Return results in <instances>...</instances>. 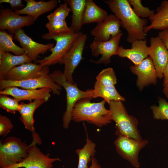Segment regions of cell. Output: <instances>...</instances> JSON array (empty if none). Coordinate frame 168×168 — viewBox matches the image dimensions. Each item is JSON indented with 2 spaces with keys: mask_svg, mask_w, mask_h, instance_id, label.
<instances>
[{
  "mask_svg": "<svg viewBox=\"0 0 168 168\" xmlns=\"http://www.w3.org/2000/svg\"><path fill=\"white\" fill-rule=\"evenodd\" d=\"M104 2L120 20L121 26L127 31L128 42L132 43L136 40H145L146 34L144 27L147 26V20L135 14L128 0H106Z\"/></svg>",
  "mask_w": 168,
  "mask_h": 168,
  "instance_id": "cell-1",
  "label": "cell"
},
{
  "mask_svg": "<svg viewBox=\"0 0 168 168\" xmlns=\"http://www.w3.org/2000/svg\"><path fill=\"white\" fill-rule=\"evenodd\" d=\"M91 99L83 98L74 105L72 112V120L76 122H86L99 127H102L112 121L110 111L106 109V102H91Z\"/></svg>",
  "mask_w": 168,
  "mask_h": 168,
  "instance_id": "cell-2",
  "label": "cell"
},
{
  "mask_svg": "<svg viewBox=\"0 0 168 168\" xmlns=\"http://www.w3.org/2000/svg\"><path fill=\"white\" fill-rule=\"evenodd\" d=\"M108 104L111 119L115 123V134L117 136L142 140L138 128V120L128 114L122 101H111Z\"/></svg>",
  "mask_w": 168,
  "mask_h": 168,
  "instance_id": "cell-3",
  "label": "cell"
},
{
  "mask_svg": "<svg viewBox=\"0 0 168 168\" xmlns=\"http://www.w3.org/2000/svg\"><path fill=\"white\" fill-rule=\"evenodd\" d=\"M49 77L55 83L63 86L66 93V108L63 117V125L68 129L72 120L71 113L75 103L83 98H92L93 89L83 91L79 89L76 83H71L67 80L63 72L60 70L54 71Z\"/></svg>",
  "mask_w": 168,
  "mask_h": 168,
  "instance_id": "cell-4",
  "label": "cell"
},
{
  "mask_svg": "<svg viewBox=\"0 0 168 168\" xmlns=\"http://www.w3.org/2000/svg\"><path fill=\"white\" fill-rule=\"evenodd\" d=\"M82 32L75 33L70 30L58 33H47L43 34V39H54L55 46L49 51L51 53L44 58L37 60L36 63L43 66H50L57 63L63 64V58L72 45L74 42Z\"/></svg>",
  "mask_w": 168,
  "mask_h": 168,
  "instance_id": "cell-5",
  "label": "cell"
},
{
  "mask_svg": "<svg viewBox=\"0 0 168 168\" xmlns=\"http://www.w3.org/2000/svg\"><path fill=\"white\" fill-rule=\"evenodd\" d=\"M32 142L28 146L19 138L10 137L0 143V168L22 161L28 155Z\"/></svg>",
  "mask_w": 168,
  "mask_h": 168,
  "instance_id": "cell-6",
  "label": "cell"
},
{
  "mask_svg": "<svg viewBox=\"0 0 168 168\" xmlns=\"http://www.w3.org/2000/svg\"><path fill=\"white\" fill-rule=\"evenodd\" d=\"M48 66H43V71L39 77L28 80L14 81L5 79H0V91L10 86L20 87L28 90H35L43 88H49L53 94L59 95L62 87L54 82L49 76Z\"/></svg>",
  "mask_w": 168,
  "mask_h": 168,
  "instance_id": "cell-7",
  "label": "cell"
},
{
  "mask_svg": "<svg viewBox=\"0 0 168 168\" xmlns=\"http://www.w3.org/2000/svg\"><path fill=\"white\" fill-rule=\"evenodd\" d=\"M32 144L30 147L27 156L21 162L3 168H52L53 163L61 161L59 158H53L49 154H43L36 146L41 143L39 134L35 132L32 133Z\"/></svg>",
  "mask_w": 168,
  "mask_h": 168,
  "instance_id": "cell-8",
  "label": "cell"
},
{
  "mask_svg": "<svg viewBox=\"0 0 168 168\" xmlns=\"http://www.w3.org/2000/svg\"><path fill=\"white\" fill-rule=\"evenodd\" d=\"M148 143L146 139L138 140L122 136H118L114 142L117 152L135 168H139L140 166L139 153Z\"/></svg>",
  "mask_w": 168,
  "mask_h": 168,
  "instance_id": "cell-9",
  "label": "cell"
},
{
  "mask_svg": "<svg viewBox=\"0 0 168 168\" xmlns=\"http://www.w3.org/2000/svg\"><path fill=\"white\" fill-rule=\"evenodd\" d=\"M87 39V35L82 32L63 58L64 68L63 74L67 80L71 83H74L72 74L83 59L82 55Z\"/></svg>",
  "mask_w": 168,
  "mask_h": 168,
  "instance_id": "cell-10",
  "label": "cell"
},
{
  "mask_svg": "<svg viewBox=\"0 0 168 168\" xmlns=\"http://www.w3.org/2000/svg\"><path fill=\"white\" fill-rule=\"evenodd\" d=\"M123 34L122 33L105 41H98L94 39L90 45L92 56L97 57L100 54L102 56L98 60L90 61L97 64H109L111 62V57L118 54L119 44Z\"/></svg>",
  "mask_w": 168,
  "mask_h": 168,
  "instance_id": "cell-11",
  "label": "cell"
},
{
  "mask_svg": "<svg viewBox=\"0 0 168 168\" xmlns=\"http://www.w3.org/2000/svg\"><path fill=\"white\" fill-rule=\"evenodd\" d=\"M35 21L31 16L17 14L11 9H0V29L1 30H7L12 35H13L17 30L23 27L33 24Z\"/></svg>",
  "mask_w": 168,
  "mask_h": 168,
  "instance_id": "cell-12",
  "label": "cell"
},
{
  "mask_svg": "<svg viewBox=\"0 0 168 168\" xmlns=\"http://www.w3.org/2000/svg\"><path fill=\"white\" fill-rule=\"evenodd\" d=\"M121 26L120 20L114 15L110 14L103 21L97 23L91 34L96 41H107L122 33Z\"/></svg>",
  "mask_w": 168,
  "mask_h": 168,
  "instance_id": "cell-13",
  "label": "cell"
},
{
  "mask_svg": "<svg viewBox=\"0 0 168 168\" xmlns=\"http://www.w3.org/2000/svg\"><path fill=\"white\" fill-rule=\"evenodd\" d=\"M132 72L138 76L136 85L141 91L151 84L157 83V76L156 70L151 58L147 57L139 64L129 67Z\"/></svg>",
  "mask_w": 168,
  "mask_h": 168,
  "instance_id": "cell-14",
  "label": "cell"
},
{
  "mask_svg": "<svg viewBox=\"0 0 168 168\" xmlns=\"http://www.w3.org/2000/svg\"><path fill=\"white\" fill-rule=\"evenodd\" d=\"M13 37L19 42L31 62L37 61V58L39 54H44L54 46L53 43L44 44L33 40L26 34L22 28L17 30Z\"/></svg>",
  "mask_w": 168,
  "mask_h": 168,
  "instance_id": "cell-15",
  "label": "cell"
},
{
  "mask_svg": "<svg viewBox=\"0 0 168 168\" xmlns=\"http://www.w3.org/2000/svg\"><path fill=\"white\" fill-rule=\"evenodd\" d=\"M51 92H52V90L49 88L28 90L20 89L16 86H10L0 91V94L11 96L19 102L27 100L31 102L33 100L43 99L46 102L51 96Z\"/></svg>",
  "mask_w": 168,
  "mask_h": 168,
  "instance_id": "cell-16",
  "label": "cell"
},
{
  "mask_svg": "<svg viewBox=\"0 0 168 168\" xmlns=\"http://www.w3.org/2000/svg\"><path fill=\"white\" fill-rule=\"evenodd\" d=\"M150 52L149 56L152 58L155 67L157 77H163V71L168 61V52L161 39L158 36L150 38Z\"/></svg>",
  "mask_w": 168,
  "mask_h": 168,
  "instance_id": "cell-17",
  "label": "cell"
},
{
  "mask_svg": "<svg viewBox=\"0 0 168 168\" xmlns=\"http://www.w3.org/2000/svg\"><path fill=\"white\" fill-rule=\"evenodd\" d=\"M131 44L130 49L119 46L118 55L121 58H126L134 65H138L149 55L150 47L147 45L146 40H136Z\"/></svg>",
  "mask_w": 168,
  "mask_h": 168,
  "instance_id": "cell-18",
  "label": "cell"
},
{
  "mask_svg": "<svg viewBox=\"0 0 168 168\" xmlns=\"http://www.w3.org/2000/svg\"><path fill=\"white\" fill-rule=\"evenodd\" d=\"M43 71V66L31 62L16 67L7 74L5 79L18 81L39 77Z\"/></svg>",
  "mask_w": 168,
  "mask_h": 168,
  "instance_id": "cell-19",
  "label": "cell"
},
{
  "mask_svg": "<svg viewBox=\"0 0 168 168\" xmlns=\"http://www.w3.org/2000/svg\"><path fill=\"white\" fill-rule=\"evenodd\" d=\"M26 5L23 9L14 11L19 15L26 14L31 16L35 21L41 15L50 12L57 7L58 1L51 0L48 1L25 0Z\"/></svg>",
  "mask_w": 168,
  "mask_h": 168,
  "instance_id": "cell-20",
  "label": "cell"
},
{
  "mask_svg": "<svg viewBox=\"0 0 168 168\" xmlns=\"http://www.w3.org/2000/svg\"><path fill=\"white\" fill-rule=\"evenodd\" d=\"M31 62L26 53L16 55L0 51V79H5L8 72L14 68Z\"/></svg>",
  "mask_w": 168,
  "mask_h": 168,
  "instance_id": "cell-21",
  "label": "cell"
},
{
  "mask_svg": "<svg viewBox=\"0 0 168 168\" xmlns=\"http://www.w3.org/2000/svg\"><path fill=\"white\" fill-rule=\"evenodd\" d=\"M150 25L144 27L146 34L151 29L163 30L168 29V1H162L156 9V12L149 18Z\"/></svg>",
  "mask_w": 168,
  "mask_h": 168,
  "instance_id": "cell-22",
  "label": "cell"
},
{
  "mask_svg": "<svg viewBox=\"0 0 168 168\" xmlns=\"http://www.w3.org/2000/svg\"><path fill=\"white\" fill-rule=\"evenodd\" d=\"M43 99L34 100L28 103L22 102L18 111L20 116V119L24 125L25 128L32 133L35 131L34 127V114L35 110L44 102Z\"/></svg>",
  "mask_w": 168,
  "mask_h": 168,
  "instance_id": "cell-23",
  "label": "cell"
},
{
  "mask_svg": "<svg viewBox=\"0 0 168 168\" xmlns=\"http://www.w3.org/2000/svg\"><path fill=\"white\" fill-rule=\"evenodd\" d=\"M69 6L72 12V22L69 28L74 33H77L83 25V16L84 12L86 0H65Z\"/></svg>",
  "mask_w": 168,
  "mask_h": 168,
  "instance_id": "cell-24",
  "label": "cell"
},
{
  "mask_svg": "<svg viewBox=\"0 0 168 168\" xmlns=\"http://www.w3.org/2000/svg\"><path fill=\"white\" fill-rule=\"evenodd\" d=\"M108 15L106 11L97 6L92 0H86L82 19L83 24L102 22Z\"/></svg>",
  "mask_w": 168,
  "mask_h": 168,
  "instance_id": "cell-25",
  "label": "cell"
},
{
  "mask_svg": "<svg viewBox=\"0 0 168 168\" xmlns=\"http://www.w3.org/2000/svg\"><path fill=\"white\" fill-rule=\"evenodd\" d=\"M84 127L86 136V144L82 148L76 150L78 157L77 168H89L87 164L94 157L96 152V145L89 138L85 126Z\"/></svg>",
  "mask_w": 168,
  "mask_h": 168,
  "instance_id": "cell-26",
  "label": "cell"
},
{
  "mask_svg": "<svg viewBox=\"0 0 168 168\" xmlns=\"http://www.w3.org/2000/svg\"><path fill=\"white\" fill-rule=\"evenodd\" d=\"M93 91L92 98L102 97L108 104L111 101H125V98L119 94L116 89L114 86H102L98 84L95 82Z\"/></svg>",
  "mask_w": 168,
  "mask_h": 168,
  "instance_id": "cell-27",
  "label": "cell"
},
{
  "mask_svg": "<svg viewBox=\"0 0 168 168\" xmlns=\"http://www.w3.org/2000/svg\"><path fill=\"white\" fill-rule=\"evenodd\" d=\"M13 35L5 30L0 31V51L11 52L15 55H20L25 53L24 50L16 45L13 41Z\"/></svg>",
  "mask_w": 168,
  "mask_h": 168,
  "instance_id": "cell-28",
  "label": "cell"
},
{
  "mask_svg": "<svg viewBox=\"0 0 168 168\" xmlns=\"http://www.w3.org/2000/svg\"><path fill=\"white\" fill-rule=\"evenodd\" d=\"M117 82L116 77L113 68H108L102 70L96 77V82L102 86H114Z\"/></svg>",
  "mask_w": 168,
  "mask_h": 168,
  "instance_id": "cell-29",
  "label": "cell"
},
{
  "mask_svg": "<svg viewBox=\"0 0 168 168\" xmlns=\"http://www.w3.org/2000/svg\"><path fill=\"white\" fill-rule=\"evenodd\" d=\"M159 98L158 105H153L150 107L153 117L156 119L168 120V102L164 99Z\"/></svg>",
  "mask_w": 168,
  "mask_h": 168,
  "instance_id": "cell-30",
  "label": "cell"
},
{
  "mask_svg": "<svg viewBox=\"0 0 168 168\" xmlns=\"http://www.w3.org/2000/svg\"><path fill=\"white\" fill-rule=\"evenodd\" d=\"M20 104L16 99L12 98L7 95L0 94V107L7 112L15 114L19 110Z\"/></svg>",
  "mask_w": 168,
  "mask_h": 168,
  "instance_id": "cell-31",
  "label": "cell"
},
{
  "mask_svg": "<svg viewBox=\"0 0 168 168\" xmlns=\"http://www.w3.org/2000/svg\"><path fill=\"white\" fill-rule=\"evenodd\" d=\"M130 5L133 7V10L135 14L141 18L150 17L155 13V11L151 10L147 7L142 5L141 0H128Z\"/></svg>",
  "mask_w": 168,
  "mask_h": 168,
  "instance_id": "cell-32",
  "label": "cell"
},
{
  "mask_svg": "<svg viewBox=\"0 0 168 168\" xmlns=\"http://www.w3.org/2000/svg\"><path fill=\"white\" fill-rule=\"evenodd\" d=\"M71 11L70 8L68 6V4L65 2L60 4L59 7L52 13L47 16L49 21H65V19Z\"/></svg>",
  "mask_w": 168,
  "mask_h": 168,
  "instance_id": "cell-33",
  "label": "cell"
},
{
  "mask_svg": "<svg viewBox=\"0 0 168 168\" xmlns=\"http://www.w3.org/2000/svg\"><path fill=\"white\" fill-rule=\"evenodd\" d=\"M45 26L50 33H58L71 30L68 26L65 21H49Z\"/></svg>",
  "mask_w": 168,
  "mask_h": 168,
  "instance_id": "cell-34",
  "label": "cell"
},
{
  "mask_svg": "<svg viewBox=\"0 0 168 168\" xmlns=\"http://www.w3.org/2000/svg\"><path fill=\"white\" fill-rule=\"evenodd\" d=\"M10 119L6 116L0 115V135L5 136L13 128Z\"/></svg>",
  "mask_w": 168,
  "mask_h": 168,
  "instance_id": "cell-35",
  "label": "cell"
},
{
  "mask_svg": "<svg viewBox=\"0 0 168 168\" xmlns=\"http://www.w3.org/2000/svg\"><path fill=\"white\" fill-rule=\"evenodd\" d=\"M9 3L11 9H14V11L21 10L25 7L21 0H0V3Z\"/></svg>",
  "mask_w": 168,
  "mask_h": 168,
  "instance_id": "cell-36",
  "label": "cell"
},
{
  "mask_svg": "<svg viewBox=\"0 0 168 168\" xmlns=\"http://www.w3.org/2000/svg\"><path fill=\"white\" fill-rule=\"evenodd\" d=\"M158 36L163 42L168 52V29L160 32L158 33Z\"/></svg>",
  "mask_w": 168,
  "mask_h": 168,
  "instance_id": "cell-37",
  "label": "cell"
},
{
  "mask_svg": "<svg viewBox=\"0 0 168 168\" xmlns=\"http://www.w3.org/2000/svg\"><path fill=\"white\" fill-rule=\"evenodd\" d=\"M164 89L168 90V61L163 71Z\"/></svg>",
  "mask_w": 168,
  "mask_h": 168,
  "instance_id": "cell-38",
  "label": "cell"
},
{
  "mask_svg": "<svg viewBox=\"0 0 168 168\" xmlns=\"http://www.w3.org/2000/svg\"><path fill=\"white\" fill-rule=\"evenodd\" d=\"M91 161V165L89 168H101L100 165L98 163L97 159L94 157L92 158Z\"/></svg>",
  "mask_w": 168,
  "mask_h": 168,
  "instance_id": "cell-39",
  "label": "cell"
},
{
  "mask_svg": "<svg viewBox=\"0 0 168 168\" xmlns=\"http://www.w3.org/2000/svg\"><path fill=\"white\" fill-rule=\"evenodd\" d=\"M163 92L166 97L168 99V90L163 89Z\"/></svg>",
  "mask_w": 168,
  "mask_h": 168,
  "instance_id": "cell-40",
  "label": "cell"
},
{
  "mask_svg": "<svg viewBox=\"0 0 168 168\" xmlns=\"http://www.w3.org/2000/svg\"></svg>",
  "mask_w": 168,
  "mask_h": 168,
  "instance_id": "cell-41",
  "label": "cell"
}]
</instances>
